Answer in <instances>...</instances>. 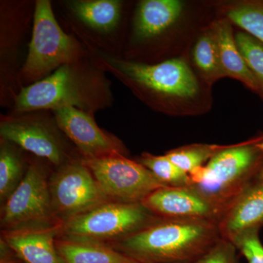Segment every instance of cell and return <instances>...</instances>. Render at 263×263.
<instances>
[{"instance_id": "cell-1", "label": "cell", "mask_w": 263, "mask_h": 263, "mask_svg": "<svg viewBox=\"0 0 263 263\" xmlns=\"http://www.w3.org/2000/svg\"><path fill=\"white\" fill-rule=\"evenodd\" d=\"M221 238L216 221L157 218L114 248L140 263H192Z\"/></svg>"}, {"instance_id": "cell-2", "label": "cell", "mask_w": 263, "mask_h": 263, "mask_svg": "<svg viewBox=\"0 0 263 263\" xmlns=\"http://www.w3.org/2000/svg\"><path fill=\"white\" fill-rule=\"evenodd\" d=\"M257 141L221 148L205 165L190 174V187L212 205L219 217L262 168L263 152L256 146Z\"/></svg>"}, {"instance_id": "cell-3", "label": "cell", "mask_w": 263, "mask_h": 263, "mask_svg": "<svg viewBox=\"0 0 263 263\" xmlns=\"http://www.w3.org/2000/svg\"><path fill=\"white\" fill-rule=\"evenodd\" d=\"M76 62L59 67L51 76L22 89L15 100L19 113L71 106L88 111L96 108L103 85L81 73Z\"/></svg>"}, {"instance_id": "cell-4", "label": "cell", "mask_w": 263, "mask_h": 263, "mask_svg": "<svg viewBox=\"0 0 263 263\" xmlns=\"http://www.w3.org/2000/svg\"><path fill=\"white\" fill-rule=\"evenodd\" d=\"M141 203L110 201L62 223L65 238L104 243L124 239L157 219Z\"/></svg>"}, {"instance_id": "cell-5", "label": "cell", "mask_w": 263, "mask_h": 263, "mask_svg": "<svg viewBox=\"0 0 263 263\" xmlns=\"http://www.w3.org/2000/svg\"><path fill=\"white\" fill-rule=\"evenodd\" d=\"M80 45L62 30L48 0L35 5L32 40L22 69L27 80L34 81L62 66L77 61L81 54Z\"/></svg>"}, {"instance_id": "cell-6", "label": "cell", "mask_w": 263, "mask_h": 263, "mask_svg": "<svg viewBox=\"0 0 263 263\" xmlns=\"http://www.w3.org/2000/svg\"><path fill=\"white\" fill-rule=\"evenodd\" d=\"M110 201L141 203L158 189L167 186L139 162L118 155L83 160Z\"/></svg>"}, {"instance_id": "cell-7", "label": "cell", "mask_w": 263, "mask_h": 263, "mask_svg": "<svg viewBox=\"0 0 263 263\" xmlns=\"http://www.w3.org/2000/svg\"><path fill=\"white\" fill-rule=\"evenodd\" d=\"M56 218L47 174L41 164H31L22 182L4 203L2 227L6 230L43 228L52 226Z\"/></svg>"}, {"instance_id": "cell-8", "label": "cell", "mask_w": 263, "mask_h": 263, "mask_svg": "<svg viewBox=\"0 0 263 263\" xmlns=\"http://www.w3.org/2000/svg\"><path fill=\"white\" fill-rule=\"evenodd\" d=\"M53 212L60 222L110 202L83 162L70 161L49 179Z\"/></svg>"}, {"instance_id": "cell-9", "label": "cell", "mask_w": 263, "mask_h": 263, "mask_svg": "<svg viewBox=\"0 0 263 263\" xmlns=\"http://www.w3.org/2000/svg\"><path fill=\"white\" fill-rule=\"evenodd\" d=\"M105 61L127 79L159 94L186 99L193 98L199 91L195 76L182 59L153 65L110 57H105Z\"/></svg>"}, {"instance_id": "cell-10", "label": "cell", "mask_w": 263, "mask_h": 263, "mask_svg": "<svg viewBox=\"0 0 263 263\" xmlns=\"http://www.w3.org/2000/svg\"><path fill=\"white\" fill-rule=\"evenodd\" d=\"M2 139L45 159L57 167L70 162L61 135L49 122L31 116L8 118L0 124Z\"/></svg>"}, {"instance_id": "cell-11", "label": "cell", "mask_w": 263, "mask_h": 263, "mask_svg": "<svg viewBox=\"0 0 263 263\" xmlns=\"http://www.w3.org/2000/svg\"><path fill=\"white\" fill-rule=\"evenodd\" d=\"M59 129L68 137L84 156V160L122 155L121 142L99 128L92 117L74 107L53 110Z\"/></svg>"}, {"instance_id": "cell-12", "label": "cell", "mask_w": 263, "mask_h": 263, "mask_svg": "<svg viewBox=\"0 0 263 263\" xmlns=\"http://www.w3.org/2000/svg\"><path fill=\"white\" fill-rule=\"evenodd\" d=\"M142 205L161 219H202L218 223L219 214L190 186H164L151 193Z\"/></svg>"}, {"instance_id": "cell-13", "label": "cell", "mask_w": 263, "mask_h": 263, "mask_svg": "<svg viewBox=\"0 0 263 263\" xmlns=\"http://www.w3.org/2000/svg\"><path fill=\"white\" fill-rule=\"evenodd\" d=\"M221 237L231 241L237 235L263 227V180H254L227 208L218 220Z\"/></svg>"}, {"instance_id": "cell-14", "label": "cell", "mask_w": 263, "mask_h": 263, "mask_svg": "<svg viewBox=\"0 0 263 263\" xmlns=\"http://www.w3.org/2000/svg\"><path fill=\"white\" fill-rule=\"evenodd\" d=\"M61 224L5 230L3 240L24 263H64L55 238L61 232Z\"/></svg>"}, {"instance_id": "cell-15", "label": "cell", "mask_w": 263, "mask_h": 263, "mask_svg": "<svg viewBox=\"0 0 263 263\" xmlns=\"http://www.w3.org/2000/svg\"><path fill=\"white\" fill-rule=\"evenodd\" d=\"M213 32L217 43L219 61L224 76H230L241 81L261 96L258 82L237 46L229 22L226 20L219 21L214 24Z\"/></svg>"}, {"instance_id": "cell-16", "label": "cell", "mask_w": 263, "mask_h": 263, "mask_svg": "<svg viewBox=\"0 0 263 263\" xmlns=\"http://www.w3.org/2000/svg\"><path fill=\"white\" fill-rule=\"evenodd\" d=\"M183 4L177 0H145L138 6L135 32L140 39L158 35L179 18Z\"/></svg>"}, {"instance_id": "cell-17", "label": "cell", "mask_w": 263, "mask_h": 263, "mask_svg": "<svg viewBox=\"0 0 263 263\" xmlns=\"http://www.w3.org/2000/svg\"><path fill=\"white\" fill-rule=\"evenodd\" d=\"M56 247L64 263H140L100 242L64 238L56 240Z\"/></svg>"}, {"instance_id": "cell-18", "label": "cell", "mask_w": 263, "mask_h": 263, "mask_svg": "<svg viewBox=\"0 0 263 263\" xmlns=\"http://www.w3.org/2000/svg\"><path fill=\"white\" fill-rule=\"evenodd\" d=\"M70 9L86 25L99 32H108L119 23L122 4L116 0H80L70 4Z\"/></svg>"}, {"instance_id": "cell-19", "label": "cell", "mask_w": 263, "mask_h": 263, "mask_svg": "<svg viewBox=\"0 0 263 263\" xmlns=\"http://www.w3.org/2000/svg\"><path fill=\"white\" fill-rule=\"evenodd\" d=\"M23 161L13 143L1 138L0 144V200L5 203L18 187L26 174Z\"/></svg>"}, {"instance_id": "cell-20", "label": "cell", "mask_w": 263, "mask_h": 263, "mask_svg": "<svg viewBox=\"0 0 263 263\" xmlns=\"http://www.w3.org/2000/svg\"><path fill=\"white\" fill-rule=\"evenodd\" d=\"M193 58L195 65L206 79H216L224 76L213 31L205 32L199 38L194 47Z\"/></svg>"}, {"instance_id": "cell-21", "label": "cell", "mask_w": 263, "mask_h": 263, "mask_svg": "<svg viewBox=\"0 0 263 263\" xmlns=\"http://www.w3.org/2000/svg\"><path fill=\"white\" fill-rule=\"evenodd\" d=\"M139 162L167 186H190L191 179L190 175L179 168L165 155L155 156L144 154L140 159Z\"/></svg>"}, {"instance_id": "cell-22", "label": "cell", "mask_w": 263, "mask_h": 263, "mask_svg": "<svg viewBox=\"0 0 263 263\" xmlns=\"http://www.w3.org/2000/svg\"><path fill=\"white\" fill-rule=\"evenodd\" d=\"M228 17L246 32L263 43V2H249L233 7Z\"/></svg>"}, {"instance_id": "cell-23", "label": "cell", "mask_w": 263, "mask_h": 263, "mask_svg": "<svg viewBox=\"0 0 263 263\" xmlns=\"http://www.w3.org/2000/svg\"><path fill=\"white\" fill-rule=\"evenodd\" d=\"M221 149V147L194 145L167 152L165 156L179 168L190 175L200 168Z\"/></svg>"}, {"instance_id": "cell-24", "label": "cell", "mask_w": 263, "mask_h": 263, "mask_svg": "<svg viewBox=\"0 0 263 263\" xmlns=\"http://www.w3.org/2000/svg\"><path fill=\"white\" fill-rule=\"evenodd\" d=\"M235 40L246 63L258 82L263 98V43L243 32L237 33Z\"/></svg>"}, {"instance_id": "cell-25", "label": "cell", "mask_w": 263, "mask_h": 263, "mask_svg": "<svg viewBox=\"0 0 263 263\" xmlns=\"http://www.w3.org/2000/svg\"><path fill=\"white\" fill-rule=\"evenodd\" d=\"M259 231L249 230L237 235L230 241L248 263H263V245L259 240Z\"/></svg>"}, {"instance_id": "cell-26", "label": "cell", "mask_w": 263, "mask_h": 263, "mask_svg": "<svg viewBox=\"0 0 263 263\" xmlns=\"http://www.w3.org/2000/svg\"><path fill=\"white\" fill-rule=\"evenodd\" d=\"M192 263H240V260L234 245L221 238L206 253Z\"/></svg>"}, {"instance_id": "cell-27", "label": "cell", "mask_w": 263, "mask_h": 263, "mask_svg": "<svg viewBox=\"0 0 263 263\" xmlns=\"http://www.w3.org/2000/svg\"><path fill=\"white\" fill-rule=\"evenodd\" d=\"M256 146H257L259 150L263 152V138H262V139L257 140V142H256Z\"/></svg>"}, {"instance_id": "cell-28", "label": "cell", "mask_w": 263, "mask_h": 263, "mask_svg": "<svg viewBox=\"0 0 263 263\" xmlns=\"http://www.w3.org/2000/svg\"><path fill=\"white\" fill-rule=\"evenodd\" d=\"M255 180H263V166L256 176Z\"/></svg>"}]
</instances>
